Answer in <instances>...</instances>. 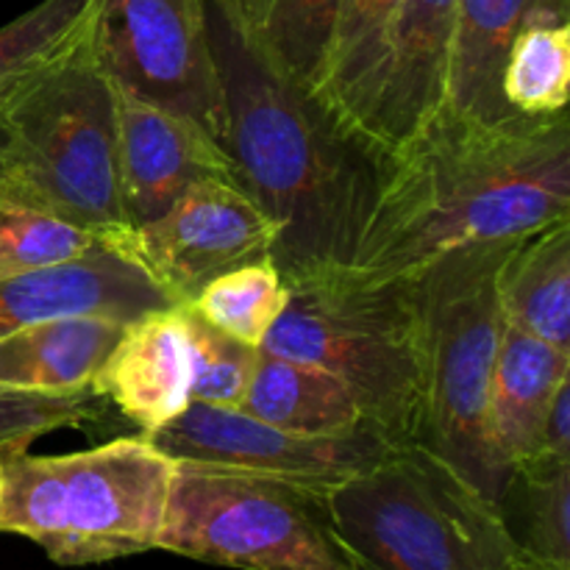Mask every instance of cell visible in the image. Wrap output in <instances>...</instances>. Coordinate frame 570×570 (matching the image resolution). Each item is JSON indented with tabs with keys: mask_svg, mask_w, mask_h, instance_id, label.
Segmentation results:
<instances>
[{
	"mask_svg": "<svg viewBox=\"0 0 570 570\" xmlns=\"http://www.w3.org/2000/svg\"><path fill=\"white\" fill-rule=\"evenodd\" d=\"M512 570H549V568H538V566H529V562H521V566H515Z\"/></svg>",
	"mask_w": 570,
	"mask_h": 570,
	"instance_id": "obj_33",
	"label": "cell"
},
{
	"mask_svg": "<svg viewBox=\"0 0 570 570\" xmlns=\"http://www.w3.org/2000/svg\"><path fill=\"white\" fill-rule=\"evenodd\" d=\"M456 0H404L360 134L387 159L449 104Z\"/></svg>",
	"mask_w": 570,
	"mask_h": 570,
	"instance_id": "obj_12",
	"label": "cell"
},
{
	"mask_svg": "<svg viewBox=\"0 0 570 570\" xmlns=\"http://www.w3.org/2000/svg\"><path fill=\"white\" fill-rule=\"evenodd\" d=\"M28 445L0 449V534L31 540L65 568L159 549L173 460L145 434L59 456Z\"/></svg>",
	"mask_w": 570,
	"mask_h": 570,
	"instance_id": "obj_3",
	"label": "cell"
},
{
	"mask_svg": "<svg viewBox=\"0 0 570 570\" xmlns=\"http://www.w3.org/2000/svg\"><path fill=\"white\" fill-rule=\"evenodd\" d=\"M87 39L117 89L193 120L226 148L206 0H92Z\"/></svg>",
	"mask_w": 570,
	"mask_h": 570,
	"instance_id": "obj_9",
	"label": "cell"
},
{
	"mask_svg": "<svg viewBox=\"0 0 570 570\" xmlns=\"http://www.w3.org/2000/svg\"><path fill=\"white\" fill-rule=\"evenodd\" d=\"M401 6L404 0H337L326 59L312 95L356 134Z\"/></svg>",
	"mask_w": 570,
	"mask_h": 570,
	"instance_id": "obj_21",
	"label": "cell"
},
{
	"mask_svg": "<svg viewBox=\"0 0 570 570\" xmlns=\"http://www.w3.org/2000/svg\"><path fill=\"white\" fill-rule=\"evenodd\" d=\"M287 287V306L262 351L334 373L387 443L421 440L423 351L410 282L343 271Z\"/></svg>",
	"mask_w": 570,
	"mask_h": 570,
	"instance_id": "obj_7",
	"label": "cell"
},
{
	"mask_svg": "<svg viewBox=\"0 0 570 570\" xmlns=\"http://www.w3.org/2000/svg\"><path fill=\"white\" fill-rule=\"evenodd\" d=\"M276 223L237 178L193 184L156 220L134 228L126 250L176 304H189L223 273L273 254Z\"/></svg>",
	"mask_w": 570,
	"mask_h": 570,
	"instance_id": "obj_11",
	"label": "cell"
},
{
	"mask_svg": "<svg viewBox=\"0 0 570 570\" xmlns=\"http://www.w3.org/2000/svg\"><path fill=\"white\" fill-rule=\"evenodd\" d=\"M0 122L9 137L0 195L39 206L126 250L131 226L120 193L117 98L89 39L28 87Z\"/></svg>",
	"mask_w": 570,
	"mask_h": 570,
	"instance_id": "obj_6",
	"label": "cell"
},
{
	"mask_svg": "<svg viewBox=\"0 0 570 570\" xmlns=\"http://www.w3.org/2000/svg\"><path fill=\"white\" fill-rule=\"evenodd\" d=\"M237 410L298 434H351L373 429L354 393L334 373L271 351H259L254 376Z\"/></svg>",
	"mask_w": 570,
	"mask_h": 570,
	"instance_id": "obj_19",
	"label": "cell"
},
{
	"mask_svg": "<svg viewBox=\"0 0 570 570\" xmlns=\"http://www.w3.org/2000/svg\"><path fill=\"white\" fill-rule=\"evenodd\" d=\"M534 454L570 460V379L560 384L554 401H551L549 415H546L543 429H540L538 451H534Z\"/></svg>",
	"mask_w": 570,
	"mask_h": 570,
	"instance_id": "obj_30",
	"label": "cell"
},
{
	"mask_svg": "<svg viewBox=\"0 0 570 570\" xmlns=\"http://www.w3.org/2000/svg\"><path fill=\"white\" fill-rule=\"evenodd\" d=\"M570 217V120L476 122L445 109L384 159L348 273L399 282L465 245L532 234Z\"/></svg>",
	"mask_w": 570,
	"mask_h": 570,
	"instance_id": "obj_2",
	"label": "cell"
},
{
	"mask_svg": "<svg viewBox=\"0 0 570 570\" xmlns=\"http://www.w3.org/2000/svg\"><path fill=\"white\" fill-rule=\"evenodd\" d=\"M128 321L67 315L33 323L0 340V387L72 393L92 387Z\"/></svg>",
	"mask_w": 570,
	"mask_h": 570,
	"instance_id": "obj_17",
	"label": "cell"
},
{
	"mask_svg": "<svg viewBox=\"0 0 570 570\" xmlns=\"http://www.w3.org/2000/svg\"><path fill=\"white\" fill-rule=\"evenodd\" d=\"M106 248L117 245L39 206L0 195V276L65 265Z\"/></svg>",
	"mask_w": 570,
	"mask_h": 570,
	"instance_id": "obj_27",
	"label": "cell"
},
{
	"mask_svg": "<svg viewBox=\"0 0 570 570\" xmlns=\"http://www.w3.org/2000/svg\"><path fill=\"white\" fill-rule=\"evenodd\" d=\"M92 390L148 438L189 406V351L181 304L126 323Z\"/></svg>",
	"mask_w": 570,
	"mask_h": 570,
	"instance_id": "obj_15",
	"label": "cell"
},
{
	"mask_svg": "<svg viewBox=\"0 0 570 570\" xmlns=\"http://www.w3.org/2000/svg\"><path fill=\"white\" fill-rule=\"evenodd\" d=\"M159 549L237 570H356L323 490L204 462H173Z\"/></svg>",
	"mask_w": 570,
	"mask_h": 570,
	"instance_id": "obj_8",
	"label": "cell"
},
{
	"mask_svg": "<svg viewBox=\"0 0 570 570\" xmlns=\"http://www.w3.org/2000/svg\"><path fill=\"white\" fill-rule=\"evenodd\" d=\"M570 0H538L507 50L501 92L518 117L568 111Z\"/></svg>",
	"mask_w": 570,
	"mask_h": 570,
	"instance_id": "obj_23",
	"label": "cell"
},
{
	"mask_svg": "<svg viewBox=\"0 0 570 570\" xmlns=\"http://www.w3.org/2000/svg\"><path fill=\"white\" fill-rule=\"evenodd\" d=\"M176 301L120 248L95 250L65 265L0 276V340L33 323L67 315L134 321Z\"/></svg>",
	"mask_w": 570,
	"mask_h": 570,
	"instance_id": "obj_14",
	"label": "cell"
},
{
	"mask_svg": "<svg viewBox=\"0 0 570 570\" xmlns=\"http://www.w3.org/2000/svg\"><path fill=\"white\" fill-rule=\"evenodd\" d=\"M356 570H512L521 566L495 501L421 440L395 443L326 493Z\"/></svg>",
	"mask_w": 570,
	"mask_h": 570,
	"instance_id": "obj_4",
	"label": "cell"
},
{
	"mask_svg": "<svg viewBox=\"0 0 570 570\" xmlns=\"http://www.w3.org/2000/svg\"><path fill=\"white\" fill-rule=\"evenodd\" d=\"M337 0H259L243 28L282 72L315 89L326 59Z\"/></svg>",
	"mask_w": 570,
	"mask_h": 570,
	"instance_id": "obj_26",
	"label": "cell"
},
{
	"mask_svg": "<svg viewBox=\"0 0 570 570\" xmlns=\"http://www.w3.org/2000/svg\"><path fill=\"white\" fill-rule=\"evenodd\" d=\"M104 404L92 387L72 393H31L0 387V449L11 443H33L56 429L104 421Z\"/></svg>",
	"mask_w": 570,
	"mask_h": 570,
	"instance_id": "obj_29",
	"label": "cell"
},
{
	"mask_svg": "<svg viewBox=\"0 0 570 570\" xmlns=\"http://www.w3.org/2000/svg\"><path fill=\"white\" fill-rule=\"evenodd\" d=\"M538 0H456L445 109L476 122L510 120L501 72L507 50Z\"/></svg>",
	"mask_w": 570,
	"mask_h": 570,
	"instance_id": "obj_18",
	"label": "cell"
},
{
	"mask_svg": "<svg viewBox=\"0 0 570 570\" xmlns=\"http://www.w3.org/2000/svg\"><path fill=\"white\" fill-rule=\"evenodd\" d=\"M148 440L173 462L239 468L323 493L365 471L393 445L373 429L298 434L259 421L237 406L198 401H189L181 415L148 434Z\"/></svg>",
	"mask_w": 570,
	"mask_h": 570,
	"instance_id": "obj_10",
	"label": "cell"
},
{
	"mask_svg": "<svg viewBox=\"0 0 570 570\" xmlns=\"http://www.w3.org/2000/svg\"><path fill=\"white\" fill-rule=\"evenodd\" d=\"M209 3L217 6L223 14L232 17L237 26H245V22L250 20V14H254V9H256V3H259V0H209Z\"/></svg>",
	"mask_w": 570,
	"mask_h": 570,
	"instance_id": "obj_31",
	"label": "cell"
},
{
	"mask_svg": "<svg viewBox=\"0 0 570 570\" xmlns=\"http://www.w3.org/2000/svg\"><path fill=\"white\" fill-rule=\"evenodd\" d=\"M287 298L289 287L282 271L273 256H265L217 276L187 306L228 337L262 348Z\"/></svg>",
	"mask_w": 570,
	"mask_h": 570,
	"instance_id": "obj_25",
	"label": "cell"
},
{
	"mask_svg": "<svg viewBox=\"0 0 570 570\" xmlns=\"http://www.w3.org/2000/svg\"><path fill=\"white\" fill-rule=\"evenodd\" d=\"M570 379V351L507 323L490 379V434L507 471L538 451L549 406Z\"/></svg>",
	"mask_w": 570,
	"mask_h": 570,
	"instance_id": "obj_16",
	"label": "cell"
},
{
	"mask_svg": "<svg viewBox=\"0 0 570 570\" xmlns=\"http://www.w3.org/2000/svg\"><path fill=\"white\" fill-rule=\"evenodd\" d=\"M189 351V399L212 406H239L262 348L239 343L181 304Z\"/></svg>",
	"mask_w": 570,
	"mask_h": 570,
	"instance_id": "obj_28",
	"label": "cell"
},
{
	"mask_svg": "<svg viewBox=\"0 0 570 570\" xmlns=\"http://www.w3.org/2000/svg\"><path fill=\"white\" fill-rule=\"evenodd\" d=\"M504 321L570 351V217L515 243L499 273Z\"/></svg>",
	"mask_w": 570,
	"mask_h": 570,
	"instance_id": "obj_20",
	"label": "cell"
},
{
	"mask_svg": "<svg viewBox=\"0 0 570 570\" xmlns=\"http://www.w3.org/2000/svg\"><path fill=\"white\" fill-rule=\"evenodd\" d=\"M518 239L465 245L406 276L421 321V443L495 504L510 471L490 434V379L507 326L499 273Z\"/></svg>",
	"mask_w": 570,
	"mask_h": 570,
	"instance_id": "obj_5",
	"label": "cell"
},
{
	"mask_svg": "<svg viewBox=\"0 0 570 570\" xmlns=\"http://www.w3.org/2000/svg\"><path fill=\"white\" fill-rule=\"evenodd\" d=\"M6 142H9V137H6V126L0 122V170H3V156H6Z\"/></svg>",
	"mask_w": 570,
	"mask_h": 570,
	"instance_id": "obj_32",
	"label": "cell"
},
{
	"mask_svg": "<svg viewBox=\"0 0 570 570\" xmlns=\"http://www.w3.org/2000/svg\"><path fill=\"white\" fill-rule=\"evenodd\" d=\"M499 512L523 562L570 570V460L534 454L518 462Z\"/></svg>",
	"mask_w": 570,
	"mask_h": 570,
	"instance_id": "obj_22",
	"label": "cell"
},
{
	"mask_svg": "<svg viewBox=\"0 0 570 570\" xmlns=\"http://www.w3.org/2000/svg\"><path fill=\"white\" fill-rule=\"evenodd\" d=\"M115 98L122 212L131 232L165 215L193 184L237 178L228 150L193 120L117 87Z\"/></svg>",
	"mask_w": 570,
	"mask_h": 570,
	"instance_id": "obj_13",
	"label": "cell"
},
{
	"mask_svg": "<svg viewBox=\"0 0 570 570\" xmlns=\"http://www.w3.org/2000/svg\"><path fill=\"white\" fill-rule=\"evenodd\" d=\"M92 0H42L0 28V115L87 37Z\"/></svg>",
	"mask_w": 570,
	"mask_h": 570,
	"instance_id": "obj_24",
	"label": "cell"
},
{
	"mask_svg": "<svg viewBox=\"0 0 570 570\" xmlns=\"http://www.w3.org/2000/svg\"><path fill=\"white\" fill-rule=\"evenodd\" d=\"M226 100V150L239 187L276 223L284 282L354 265L384 178V156L304 83L278 70L248 33L206 0Z\"/></svg>",
	"mask_w": 570,
	"mask_h": 570,
	"instance_id": "obj_1",
	"label": "cell"
}]
</instances>
